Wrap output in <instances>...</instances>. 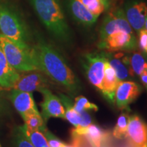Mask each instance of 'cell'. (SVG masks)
<instances>
[{
	"label": "cell",
	"instance_id": "obj_1",
	"mask_svg": "<svg viewBox=\"0 0 147 147\" xmlns=\"http://www.w3.org/2000/svg\"><path fill=\"white\" fill-rule=\"evenodd\" d=\"M34 49L38 70L43 71L72 94L80 91L81 87L78 79L57 51L45 43L38 44Z\"/></svg>",
	"mask_w": 147,
	"mask_h": 147
},
{
	"label": "cell",
	"instance_id": "obj_2",
	"mask_svg": "<svg viewBox=\"0 0 147 147\" xmlns=\"http://www.w3.org/2000/svg\"><path fill=\"white\" fill-rule=\"evenodd\" d=\"M35 12L51 33L61 41L68 42L71 33L59 0H30Z\"/></svg>",
	"mask_w": 147,
	"mask_h": 147
},
{
	"label": "cell",
	"instance_id": "obj_3",
	"mask_svg": "<svg viewBox=\"0 0 147 147\" xmlns=\"http://www.w3.org/2000/svg\"><path fill=\"white\" fill-rule=\"evenodd\" d=\"M0 47L8 63L16 70L29 71L38 69L34 48L23 49L2 34H0Z\"/></svg>",
	"mask_w": 147,
	"mask_h": 147
},
{
	"label": "cell",
	"instance_id": "obj_4",
	"mask_svg": "<svg viewBox=\"0 0 147 147\" xmlns=\"http://www.w3.org/2000/svg\"><path fill=\"white\" fill-rule=\"evenodd\" d=\"M0 31L3 36L20 47L32 49L28 45L29 36L25 25L15 12L0 5Z\"/></svg>",
	"mask_w": 147,
	"mask_h": 147
},
{
	"label": "cell",
	"instance_id": "obj_5",
	"mask_svg": "<svg viewBox=\"0 0 147 147\" xmlns=\"http://www.w3.org/2000/svg\"><path fill=\"white\" fill-rule=\"evenodd\" d=\"M107 61L106 53H89L84 55V68L89 82L101 91L105 63Z\"/></svg>",
	"mask_w": 147,
	"mask_h": 147
},
{
	"label": "cell",
	"instance_id": "obj_6",
	"mask_svg": "<svg viewBox=\"0 0 147 147\" xmlns=\"http://www.w3.org/2000/svg\"><path fill=\"white\" fill-rule=\"evenodd\" d=\"M98 47L108 51H133L137 49L138 42L134 32L118 31L100 40Z\"/></svg>",
	"mask_w": 147,
	"mask_h": 147
},
{
	"label": "cell",
	"instance_id": "obj_7",
	"mask_svg": "<svg viewBox=\"0 0 147 147\" xmlns=\"http://www.w3.org/2000/svg\"><path fill=\"white\" fill-rule=\"evenodd\" d=\"M118 31L134 32L127 20L123 8L113 9L108 12L103 21L100 32V40Z\"/></svg>",
	"mask_w": 147,
	"mask_h": 147
},
{
	"label": "cell",
	"instance_id": "obj_8",
	"mask_svg": "<svg viewBox=\"0 0 147 147\" xmlns=\"http://www.w3.org/2000/svg\"><path fill=\"white\" fill-rule=\"evenodd\" d=\"M47 80L38 69L37 70L24 71L20 74L18 78L9 90H19L29 92L40 91L42 89L47 88Z\"/></svg>",
	"mask_w": 147,
	"mask_h": 147
},
{
	"label": "cell",
	"instance_id": "obj_9",
	"mask_svg": "<svg viewBox=\"0 0 147 147\" xmlns=\"http://www.w3.org/2000/svg\"><path fill=\"white\" fill-rule=\"evenodd\" d=\"M125 14L130 26L137 33L144 28L147 4L143 0H131L125 5Z\"/></svg>",
	"mask_w": 147,
	"mask_h": 147
},
{
	"label": "cell",
	"instance_id": "obj_10",
	"mask_svg": "<svg viewBox=\"0 0 147 147\" xmlns=\"http://www.w3.org/2000/svg\"><path fill=\"white\" fill-rule=\"evenodd\" d=\"M40 92L43 95V102L41 103L42 116L45 122L50 118L65 119V108L59 97L47 88L42 89Z\"/></svg>",
	"mask_w": 147,
	"mask_h": 147
},
{
	"label": "cell",
	"instance_id": "obj_11",
	"mask_svg": "<svg viewBox=\"0 0 147 147\" xmlns=\"http://www.w3.org/2000/svg\"><path fill=\"white\" fill-rule=\"evenodd\" d=\"M125 138L131 147H147V124L138 116L129 117Z\"/></svg>",
	"mask_w": 147,
	"mask_h": 147
},
{
	"label": "cell",
	"instance_id": "obj_12",
	"mask_svg": "<svg viewBox=\"0 0 147 147\" xmlns=\"http://www.w3.org/2000/svg\"><path fill=\"white\" fill-rule=\"evenodd\" d=\"M141 88L132 81H120L115 92L116 105L121 110L128 108L129 105L138 97Z\"/></svg>",
	"mask_w": 147,
	"mask_h": 147
},
{
	"label": "cell",
	"instance_id": "obj_13",
	"mask_svg": "<svg viewBox=\"0 0 147 147\" xmlns=\"http://www.w3.org/2000/svg\"><path fill=\"white\" fill-rule=\"evenodd\" d=\"M10 99L14 108L21 115L22 118L29 113L38 111L32 93L12 90Z\"/></svg>",
	"mask_w": 147,
	"mask_h": 147
},
{
	"label": "cell",
	"instance_id": "obj_14",
	"mask_svg": "<svg viewBox=\"0 0 147 147\" xmlns=\"http://www.w3.org/2000/svg\"><path fill=\"white\" fill-rule=\"evenodd\" d=\"M72 131L85 136L93 147H104L110 140L109 132L95 124H91L87 127L73 129Z\"/></svg>",
	"mask_w": 147,
	"mask_h": 147
},
{
	"label": "cell",
	"instance_id": "obj_15",
	"mask_svg": "<svg viewBox=\"0 0 147 147\" xmlns=\"http://www.w3.org/2000/svg\"><path fill=\"white\" fill-rule=\"evenodd\" d=\"M119 80L116 75L115 69L108 63V60L105 63L104 77L102 80V93L104 97L111 104L115 101V92L118 87Z\"/></svg>",
	"mask_w": 147,
	"mask_h": 147
},
{
	"label": "cell",
	"instance_id": "obj_16",
	"mask_svg": "<svg viewBox=\"0 0 147 147\" xmlns=\"http://www.w3.org/2000/svg\"><path fill=\"white\" fill-rule=\"evenodd\" d=\"M68 8L73 18L85 26H91L98 17L91 13L79 0H69Z\"/></svg>",
	"mask_w": 147,
	"mask_h": 147
},
{
	"label": "cell",
	"instance_id": "obj_17",
	"mask_svg": "<svg viewBox=\"0 0 147 147\" xmlns=\"http://www.w3.org/2000/svg\"><path fill=\"white\" fill-rule=\"evenodd\" d=\"M19 76L20 74L8 63L0 47V87L9 90Z\"/></svg>",
	"mask_w": 147,
	"mask_h": 147
},
{
	"label": "cell",
	"instance_id": "obj_18",
	"mask_svg": "<svg viewBox=\"0 0 147 147\" xmlns=\"http://www.w3.org/2000/svg\"><path fill=\"white\" fill-rule=\"evenodd\" d=\"M108 63L115 69L116 75L119 81H124L131 75V68L129 67L130 65L129 60L123 54L111 55L110 53H106Z\"/></svg>",
	"mask_w": 147,
	"mask_h": 147
},
{
	"label": "cell",
	"instance_id": "obj_19",
	"mask_svg": "<svg viewBox=\"0 0 147 147\" xmlns=\"http://www.w3.org/2000/svg\"><path fill=\"white\" fill-rule=\"evenodd\" d=\"M25 137L35 147H50L45 134L40 130L30 129L24 125L19 127Z\"/></svg>",
	"mask_w": 147,
	"mask_h": 147
},
{
	"label": "cell",
	"instance_id": "obj_20",
	"mask_svg": "<svg viewBox=\"0 0 147 147\" xmlns=\"http://www.w3.org/2000/svg\"><path fill=\"white\" fill-rule=\"evenodd\" d=\"M59 98L65 108V119H67L71 125L78 127L80 121V113H77L74 108L72 102L68 97L63 94H59Z\"/></svg>",
	"mask_w": 147,
	"mask_h": 147
},
{
	"label": "cell",
	"instance_id": "obj_21",
	"mask_svg": "<svg viewBox=\"0 0 147 147\" xmlns=\"http://www.w3.org/2000/svg\"><path fill=\"white\" fill-rule=\"evenodd\" d=\"M92 14L99 17L109 10L112 0H79Z\"/></svg>",
	"mask_w": 147,
	"mask_h": 147
},
{
	"label": "cell",
	"instance_id": "obj_22",
	"mask_svg": "<svg viewBox=\"0 0 147 147\" xmlns=\"http://www.w3.org/2000/svg\"><path fill=\"white\" fill-rule=\"evenodd\" d=\"M25 125L30 129L40 130L44 132L47 129L45 121L38 111L33 112L23 117Z\"/></svg>",
	"mask_w": 147,
	"mask_h": 147
},
{
	"label": "cell",
	"instance_id": "obj_23",
	"mask_svg": "<svg viewBox=\"0 0 147 147\" xmlns=\"http://www.w3.org/2000/svg\"><path fill=\"white\" fill-rule=\"evenodd\" d=\"M129 63L132 71L138 76L147 71V62L141 53H134L129 59Z\"/></svg>",
	"mask_w": 147,
	"mask_h": 147
},
{
	"label": "cell",
	"instance_id": "obj_24",
	"mask_svg": "<svg viewBox=\"0 0 147 147\" xmlns=\"http://www.w3.org/2000/svg\"><path fill=\"white\" fill-rule=\"evenodd\" d=\"M129 120V117L127 114L125 113L121 114L113 131V135L115 138L122 139L125 138Z\"/></svg>",
	"mask_w": 147,
	"mask_h": 147
},
{
	"label": "cell",
	"instance_id": "obj_25",
	"mask_svg": "<svg viewBox=\"0 0 147 147\" xmlns=\"http://www.w3.org/2000/svg\"><path fill=\"white\" fill-rule=\"evenodd\" d=\"M74 108L77 113H80L82 111H87V110H94L97 111L98 108L95 104L90 102L85 97L78 96L75 99L74 104Z\"/></svg>",
	"mask_w": 147,
	"mask_h": 147
},
{
	"label": "cell",
	"instance_id": "obj_26",
	"mask_svg": "<svg viewBox=\"0 0 147 147\" xmlns=\"http://www.w3.org/2000/svg\"><path fill=\"white\" fill-rule=\"evenodd\" d=\"M14 142L16 147H35L25 137L19 127L16 128L14 131Z\"/></svg>",
	"mask_w": 147,
	"mask_h": 147
},
{
	"label": "cell",
	"instance_id": "obj_27",
	"mask_svg": "<svg viewBox=\"0 0 147 147\" xmlns=\"http://www.w3.org/2000/svg\"><path fill=\"white\" fill-rule=\"evenodd\" d=\"M71 145L74 147H93L88 139L83 134H78L71 131Z\"/></svg>",
	"mask_w": 147,
	"mask_h": 147
},
{
	"label": "cell",
	"instance_id": "obj_28",
	"mask_svg": "<svg viewBox=\"0 0 147 147\" xmlns=\"http://www.w3.org/2000/svg\"><path fill=\"white\" fill-rule=\"evenodd\" d=\"M43 133L45 134L50 147H63L65 144L61 140H60L58 138L55 136L54 134H53L51 131H49L47 129Z\"/></svg>",
	"mask_w": 147,
	"mask_h": 147
},
{
	"label": "cell",
	"instance_id": "obj_29",
	"mask_svg": "<svg viewBox=\"0 0 147 147\" xmlns=\"http://www.w3.org/2000/svg\"><path fill=\"white\" fill-rule=\"evenodd\" d=\"M137 42L139 49L147 54V31L144 28L138 33Z\"/></svg>",
	"mask_w": 147,
	"mask_h": 147
},
{
	"label": "cell",
	"instance_id": "obj_30",
	"mask_svg": "<svg viewBox=\"0 0 147 147\" xmlns=\"http://www.w3.org/2000/svg\"><path fill=\"white\" fill-rule=\"evenodd\" d=\"M80 124H79L78 127L76 128L87 127L92 124L91 117L87 111H82L81 113H80Z\"/></svg>",
	"mask_w": 147,
	"mask_h": 147
},
{
	"label": "cell",
	"instance_id": "obj_31",
	"mask_svg": "<svg viewBox=\"0 0 147 147\" xmlns=\"http://www.w3.org/2000/svg\"><path fill=\"white\" fill-rule=\"evenodd\" d=\"M140 79L144 86L147 89V71H145L140 75Z\"/></svg>",
	"mask_w": 147,
	"mask_h": 147
},
{
	"label": "cell",
	"instance_id": "obj_32",
	"mask_svg": "<svg viewBox=\"0 0 147 147\" xmlns=\"http://www.w3.org/2000/svg\"><path fill=\"white\" fill-rule=\"evenodd\" d=\"M144 29L147 31V16L146 18V21H145V25H144Z\"/></svg>",
	"mask_w": 147,
	"mask_h": 147
},
{
	"label": "cell",
	"instance_id": "obj_33",
	"mask_svg": "<svg viewBox=\"0 0 147 147\" xmlns=\"http://www.w3.org/2000/svg\"><path fill=\"white\" fill-rule=\"evenodd\" d=\"M63 147H74L72 145H67V144H65Z\"/></svg>",
	"mask_w": 147,
	"mask_h": 147
},
{
	"label": "cell",
	"instance_id": "obj_34",
	"mask_svg": "<svg viewBox=\"0 0 147 147\" xmlns=\"http://www.w3.org/2000/svg\"><path fill=\"white\" fill-rule=\"evenodd\" d=\"M0 147H1V144H0Z\"/></svg>",
	"mask_w": 147,
	"mask_h": 147
}]
</instances>
